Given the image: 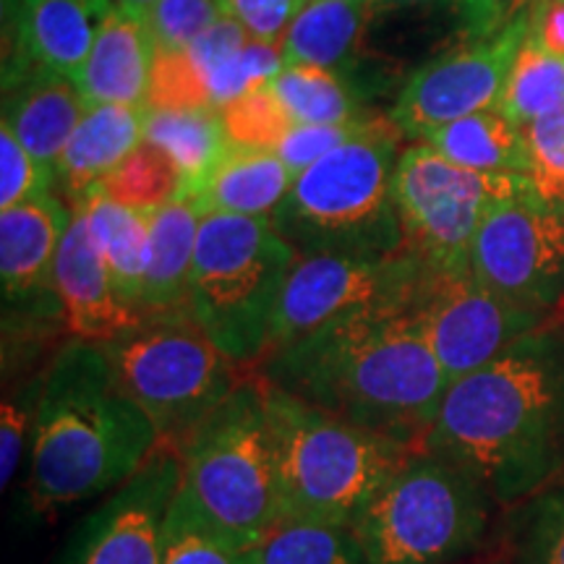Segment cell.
<instances>
[{
    "label": "cell",
    "mask_w": 564,
    "mask_h": 564,
    "mask_svg": "<svg viewBox=\"0 0 564 564\" xmlns=\"http://www.w3.org/2000/svg\"><path fill=\"white\" fill-rule=\"evenodd\" d=\"M415 319L442 364L449 384L544 327L554 314L535 312L486 288L468 267H434L423 272L411 299Z\"/></svg>",
    "instance_id": "8fae6325"
},
{
    "label": "cell",
    "mask_w": 564,
    "mask_h": 564,
    "mask_svg": "<svg viewBox=\"0 0 564 564\" xmlns=\"http://www.w3.org/2000/svg\"><path fill=\"white\" fill-rule=\"evenodd\" d=\"M223 17L217 0H158L144 13L158 51L192 47Z\"/></svg>",
    "instance_id": "74e56055"
},
{
    "label": "cell",
    "mask_w": 564,
    "mask_h": 564,
    "mask_svg": "<svg viewBox=\"0 0 564 564\" xmlns=\"http://www.w3.org/2000/svg\"><path fill=\"white\" fill-rule=\"evenodd\" d=\"M531 173L528 178L544 199L564 202V102L525 126Z\"/></svg>",
    "instance_id": "8d00e7d4"
},
{
    "label": "cell",
    "mask_w": 564,
    "mask_h": 564,
    "mask_svg": "<svg viewBox=\"0 0 564 564\" xmlns=\"http://www.w3.org/2000/svg\"><path fill=\"white\" fill-rule=\"evenodd\" d=\"M112 202L133 209H158L162 204L178 199L183 194V173L171 154L160 147L141 141L129 158L118 162L105 178L97 183Z\"/></svg>",
    "instance_id": "4dcf8cb0"
},
{
    "label": "cell",
    "mask_w": 564,
    "mask_h": 564,
    "mask_svg": "<svg viewBox=\"0 0 564 564\" xmlns=\"http://www.w3.org/2000/svg\"><path fill=\"white\" fill-rule=\"evenodd\" d=\"M116 3L123 6V9H129L133 13H141V17H144V13L150 11L152 6L158 3V0H116Z\"/></svg>",
    "instance_id": "ee69618b"
},
{
    "label": "cell",
    "mask_w": 564,
    "mask_h": 564,
    "mask_svg": "<svg viewBox=\"0 0 564 564\" xmlns=\"http://www.w3.org/2000/svg\"><path fill=\"white\" fill-rule=\"evenodd\" d=\"M426 144L447 160L463 167L484 173H531V152H528L525 129L491 108L465 116L460 121L442 126L429 133Z\"/></svg>",
    "instance_id": "484cf974"
},
{
    "label": "cell",
    "mask_w": 564,
    "mask_h": 564,
    "mask_svg": "<svg viewBox=\"0 0 564 564\" xmlns=\"http://www.w3.org/2000/svg\"><path fill=\"white\" fill-rule=\"evenodd\" d=\"M377 9L373 0H308L282 40V61L285 66L312 63L340 74Z\"/></svg>",
    "instance_id": "d4e9b609"
},
{
    "label": "cell",
    "mask_w": 564,
    "mask_h": 564,
    "mask_svg": "<svg viewBox=\"0 0 564 564\" xmlns=\"http://www.w3.org/2000/svg\"><path fill=\"white\" fill-rule=\"evenodd\" d=\"M87 108L76 82L58 70L30 68L3 79V126L53 173Z\"/></svg>",
    "instance_id": "ac0fdd59"
},
{
    "label": "cell",
    "mask_w": 564,
    "mask_h": 564,
    "mask_svg": "<svg viewBox=\"0 0 564 564\" xmlns=\"http://www.w3.org/2000/svg\"><path fill=\"white\" fill-rule=\"evenodd\" d=\"M181 489L217 531L259 546L282 523L264 382L243 377L178 449Z\"/></svg>",
    "instance_id": "ba28073f"
},
{
    "label": "cell",
    "mask_w": 564,
    "mask_h": 564,
    "mask_svg": "<svg viewBox=\"0 0 564 564\" xmlns=\"http://www.w3.org/2000/svg\"><path fill=\"white\" fill-rule=\"evenodd\" d=\"M528 186V175L463 167L419 141L400 154L392 181L405 246L426 264L468 267L486 212Z\"/></svg>",
    "instance_id": "30bf717a"
},
{
    "label": "cell",
    "mask_w": 564,
    "mask_h": 564,
    "mask_svg": "<svg viewBox=\"0 0 564 564\" xmlns=\"http://www.w3.org/2000/svg\"><path fill=\"white\" fill-rule=\"evenodd\" d=\"M188 51L199 63L217 110L246 89L272 82L285 68L282 47L253 40L238 21L228 17L217 19Z\"/></svg>",
    "instance_id": "cb8c5ba5"
},
{
    "label": "cell",
    "mask_w": 564,
    "mask_h": 564,
    "mask_svg": "<svg viewBox=\"0 0 564 564\" xmlns=\"http://www.w3.org/2000/svg\"><path fill=\"white\" fill-rule=\"evenodd\" d=\"M295 173L274 150L228 144L207 178L192 194L204 215L270 217L285 199Z\"/></svg>",
    "instance_id": "44dd1931"
},
{
    "label": "cell",
    "mask_w": 564,
    "mask_h": 564,
    "mask_svg": "<svg viewBox=\"0 0 564 564\" xmlns=\"http://www.w3.org/2000/svg\"><path fill=\"white\" fill-rule=\"evenodd\" d=\"M144 141L171 154L183 173V194H192L228 150L220 110H150L144 126Z\"/></svg>",
    "instance_id": "4316f807"
},
{
    "label": "cell",
    "mask_w": 564,
    "mask_h": 564,
    "mask_svg": "<svg viewBox=\"0 0 564 564\" xmlns=\"http://www.w3.org/2000/svg\"><path fill=\"white\" fill-rule=\"evenodd\" d=\"M53 181L51 167L34 160L9 126H0V212L51 192Z\"/></svg>",
    "instance_id": "f35d334b"
},
{
    "label": "cell",
    "mask_w": 564,
    "mask_h": 564,
    "mask_svg": "<svg viewBox=\"0 0 564 564\" xmlns=\"http://www.w3.org/2000/svg\"><path fill=\"white\" fill-rule=\"evenodd\" d=\"M528 37L549 53L564 55V0H533Z\"/></svg>",
    "instance_id": "7bdbcfd3"
},
{
    "label": "cell",
    "mask_w": 564,
    "mask_h": 564,
    "mask_svg": "<svg viewBox=\"0 0 564 564\" xmlns=\"http://www.w3.org/2000/svg\"><path fill=\"white\" fill-rule=\"evenodd\" d=\"M53 278L68 337L108 343L139 322L141 314L126 306L116 291V282L79 207H74V220L61 241Z\"/></svg>",
    "instance_id": "e0dca14e"
},
{
    "label": "cell",
    "mask_w": 564,
    "mask_h": 564,
    "mask_svg": "<svg viewBox=\"0 0 564 564\" xmlns=\"http://www.w3.org/2000/svg\"><path fill=\"white\" fill-rule=\"evenodd\" d=\"M160 447L158 429L116 382L100 343L66 337L47 356L26 460L34 510L58 512L108 497Z\"/></svg>",
    "instance_id": "3957f363"
},
{
    "label": "cell",
    "mask_w": 564,
    "mask_h": 564,
    "mask_svg": "<svg viewBox=\"0 0 564 564\" xmlns=\"http://www.w3.org/2000/svg\"><path fill=\"white\" fill-rule=\"evenodd\" d=\"M45 364L13 384L11 392H6L3 415H0L3 419L0 421V478H3V489H9L17 481L24 455L32 447L42 387H45Z\"/></svg>",
    "instance_id": "836d02e7"
},
{
    "label": "cell",
    "mask_w": 564,
    "mask_h": 564,
    "mask_svg": "<svg viewBox=\"0 0 564 564\" xmlns=\"http://www.w3.org/2000/svg\"><path fill=\"white\" fill-rule=\"evenodd\" d=\"M528 30L531 6H523L497 32L436 55L405 82L390 112L392 123L405 139L423 141L442 126L499 108Z\"/></svg>",
    "instance_id": "4fadbf2b"
},
{
    "label": "cell",
    "mask_w": 564,
    "mask_h": 564,
    "mask_svg": "<svg viewBox=\"0 0 564 564\" xmlns=\"http://www.w3.org/2000/svg\"><path fill=\"white\" fill-rule=\"evenodd\" d=\"M299 251L270 217L204 215L186 308L232 364L253 371Z\"/></svg>",
    "instance_id": "52a82bcc"
},
{
    "label": "cell",
    "mask_w": 564,
    "mask_h": 564,
    "mask_svg": "<svg viewBox=\"0 0 564 564\" xmlns=\"http://www.w3.org/2000/svg\"><path fill=\"white\" fill-rule=\"evenodd\" d=\"M253 373L413 449L426 442L449 387L411 301L356 308L267 356Z\"/></svg>",
    "instance_id": "6da1fadb"
},
{
    "label": "cell",
    "mask_w": 564,
    "mask_h": 564,
    "mask_svg": "<svg viewBox=\"0 0 564 564\" xmlns=\"http://www.w3.org/2000/svg\"><path fill=\"white\" fill-rule=\"evenodd\" d=\"M204 209L192 196L162 204L150 215V259H147L141 314L173 312L186 306L196 238Z\"/></svg>",
    "instance_id": "7402d4cb"
},
{
    "label": "cell",
    "mask_w": 564,
    "mask_h": 564,
    "mask_svg": "<svg viewBox=\"0 0 564 564\" xmlns=\"http://www.w3.org/2000/svg\"><path fill=\"white\" fill-rule=\"evenodd\" d=\"M306 3L308 0H217L223 17L238 21L253 40L278 47Z\"/></svg>",
    "instance_id": "ab89813d"
},
{
    "label": "cell",
    "mask_w": 564,
    "mask_h": 564,
    "mask_svg": "<svg viewBox=\"0 0 564 564\" xmlns=\"http://www.w3.org/2000/svg\"><path fill=\"white\" fill-rule=\"evenodd\" d=\"M470 270L505 299L564 312V202L544 199L531 183L494 204L470 246Z\"/></svg>",
    "instance_id": "7c38bea8"
},
{
    "label": "cell",
    "mask_w": 564,
    "mask_h": 564,
    "mask_svg": "<svg viewBox=\"0 0 564 564\" xmlns=\"http://www.w3.org/2000/svg\"><path fill=\"white\" fill-rule=\"evenodd\" d=\"M514 564H564V484L525 502Z\"/></svg>",
    "instance_id": "d590c367"
},
{
    "label": "cell",
    "mask_w": 564,
    "mask_h": 564,
    "mask_svg": "<svg viewBox=\"0 0 564 564\" xmlns=\"http://www.w3.org/2000/svg\"><path fill=\"white\" fill-rule=\"evenodd\" d=\"M421 272L423 259L411 249L390 259L299 253L282 288L264 358L356 308L411 301Z\"/></svg>",
    "instance_id": "5bb4252c"
},
{
    "label": "cell",
    "mask_w": 564,
    "mask_h": 564,
    "mask_svg": "<svg viewBox=\"0 0 564 564\" xmlns=\"http://www.w3.org/2000/svg\"><path fill=\"white\" fill-rule=\"evenodd\" d=\"M373 3L382 9V6H423V3H447L455 6L468 21L474 37H484V34L497 32L499 21H502V3L499 0H373Z\"/></svg>",
    "instance_id": "b9f144b4"
},
{
    "label": "cell",
    "mask_w": 564,
    "mask_h": 564,
    "mask_svg": "<svg viewBox=\"0 0 564 564\" xmlns=\"http://www.w3.org/2000/svg\"><path fill=\"white\" fill-rule=\"evenodd\" d=\"M215 108L207 79L188 47L158 51L152 63L147 110H196ZM217 110V108H215Z\"/></svg>",
    "instance_id": "e575fe53"
},
{
    "label": "cell",
    "mask_w": 564,
    "mask_h": 564,
    "mask_svg": "<svg viewBox=\"0 0 564 564\" xmlns=\"http://www.w3.org/2000/svg\"><path fill=\"white\" fill-rule=\"evenodd\" d=\"M264 398L282 520L350 528L413 453L267 382Z\"/></svg>",
    "instance_id": "5b68a950"
},
{
    "label": "cell",
    "mask_w": 564,
    "mask_h": 564,
    "mask_svg": "<svg viewBox=\"0 0 564 564\" xmlns=\"http://www.w3.org/2000/svg\"><path fill=\"white\" fill-rule=\"evenodd\" d=\"M262 564H366L350 528L282 520L259 544Z\"/></svg>",
    "instance_id": "1f68e13d"
},
{
    "label": "cell",
    "mask_w": 564,
    "mask_h": 564,
    "mask_svg": "<svg viewBox=\"0 0 564 564\" xmlns=\"http://www.w3.org/2000/svg\"><path fill=\"white\" fill-rule=\"evenodd\" d=\"M564 102V55L549 53L539 42L525 37L499 108L510 121L525 126Z\"/></svg>",
    "instance_id": "f546056e"
},
{
    "label": "cell",
    "mask_w": 564,
    "mask_h": 564,
    "mask_svg": "<svg viewBox=\"0 0 564 564\" xmlns=\"http://www.w3.org/2000/svg\"><path fill=\"white\" fill-rule=\"evenodd\" d=\"M150 110L137 105H89L66 150L55 162V181L74 204L144 141Z\"/></svg>",
    "instance_id": "ffe728a7"
},
{
    "label": "cell",
    "mask_w": 564,
    "mask_h": 564,
    "mask_svg": "<svg viewBox=\"0 0 564 564\" xmlns=\"http://www.w3.org/2000/svg\"><path fill=\"white\" fill-rule=\"evenodd\" d=\"M181 489V457L158 453L137 476L76 520L51 564H162L165 520Z\"/></svg>",
    "instance_id": "9a60e30c"
},
{
    "label": "cell",
    "mask_w": 564,
    "mask_h": 564,
    "mask_svg": "<svg viewBox=\"0 0 564 564\" xmlns=\"http://www.w3.org/2000/svg\"><path fill=\"white\" fill-rule=\"evenodd\" d=\"M162 564H262L259 546L241 544L217 531L192 499L178 489L165 520V560Z\"/></svg>",
    "instance_id": "83f0119b"
},
{
    "label": "cell",
    "mask_w": 564,
    "mask_h": 564,
    "mask_svg": "<svg viewBox=\"0 0 564 564\" xmlns=\"http://www.w3.org/2000/svg\"><path fill=\"white\" fill-rule=\"evenodd\" d=\"M497 507L470 470L415 447L350 533L366 564H468L486 544Z\"/></svg>",
    "instance_id": "8992f818"
},
{
    "label": "cell",
    "mask_w": 564,
    "mask_h": 564,
    "mask_svg": "<svg viewBox=\"0 0 564 564\" xmlns=\"http://www.w3.org/2000/svg\"><path fill=\"white\" fill-rule=\"evenodd\" d=\"M392 118H369L358 137L295 175L270 220L299 253L390 259L408 251L392 181L400 160Z\"/></svg>",
    "instance_id": "277c9868"
},
{
    "label": "cell",
    "mask_w": 564,
    "mask_h": 564,
    "mask_svg": "<svg viewBox=\"0 0 564 564\" xmlns=\"http://www.w3.org/2000/svg\"><path fill=\"white\" fill-rule=\"evenodd\" d=\"M220 118L232 144L274 152L299 126L291 110L285 108V102L280 100L272 82L257 84V87L238 95L236 100L223 105Z\"/></svg>",
    "instance_id": "d6a6232c"
},
{
    "label": "cell",
    "mask_w": 564,
    "mask_h": 564,
    "mask_svg": "<svg viewBox=\"0 0 564 564\" xmlns=\"http://www.w3.org/2000/svg\"><path fill=\"white\" fill-rule=\"evenodd\" d=\"M371 116H361L356 121L348 123H301L295 126L282 144L278 147V154L285 160V165L299 175L312 167L316 160H322L324 154H329L337 147L350 141L352 137L364 131V126L369 123Z\"/></svg>",
    "instance_id": "60d3db41"
},
{
    "label": "cell",
    "mask_w": 564,
    "mask_h": 564,
    "mask_svg": "<svg viewBox=\"0 0 564 564\" xmlns=\"http://www.w3.org/2000/svg\"><path fill=\"white\" fill-rule=\"evenodd\" d=\"M74 207L87 217L89 232L100 249L116 291L126 306L141 314L147 259H150V215L147 209H133L112 202L108 194L91 186Z\"/></svg>",
    "instance_id": "603a6c76"
},
{
    "label": "cell",
    "mask_w": 564,
    "mask_h": 564,
    "mask_svg": "<svg viewBox=\"0 0 564 564\" xmlns=\"http://www.w3.org/2000/svg\"><path fill=\"white\" fill-rule=\"evenodd\" d=\"M112 6L116 0H13V37L3 79L30 68L58 70L76 79Z\"/></svg>",
    "instance_id": "2e32d148"
},
{
    "label": "cell",
    "mask_w": 564,
    "mask_h": 564,
    "mask_svg": "<svg viewBox=\"0 0 564 564\" xmlns=\"http://www.w3.org/2000/svg\"><path fill=\"white\" fill-rule=\"evenodd\" d=\"M423 447L470 470L499 507L564 484V324L449 384Z\"/></svg>",
    "instance_id": "7a4b0ae2"
},
{
    "label": "cell",
    "mask_w": 564,
    "mask_h": 564,
    "mask_svg": "<svg viewBox=\"0 0 564 564\" xmlns=\"http://www.w3.org/2000/svg\"><path fill=\"white\" fill-rule=\"evenodd\" d=\"M154 53L158 47L144 17L116 3L74 82L89 105L147 108Z\"/></svg>",
    "instance_id": "d6986e66"
},
{
    "label": "cell",
    "mask_w": 564,
    "mask_h": 564,
    "mask_svg": "<svg viewBox=\"0 0 564 564\" xmlns=\"http://www.w3.org/2000/svg\"><path fill=\"white\" fill-rule=\"evenodd\" d=\"M280 100L291 110L295 123H348L361 118L358 102L337 70L295 63L272 79Z\"/></svg>",
    "instance_id": "f1b7e54d"
},
{
    "label": "cell",
    "mask_w": 564,
    "mask_h": 564,
    "mask_svg": "<svg viewBox=\"0 0 564 564\" xmlns=\"http://www.w3.org/2000/svg\"><path fill=\"white\" fill-rule=\"evenodd\" d=\"M116 382L158 429L162 447L178 449L241 382L188 308L144 312L137 324L100 343Z\"/></svg>",
    "instance_id": "9c48e42d"
}]
</instances>
